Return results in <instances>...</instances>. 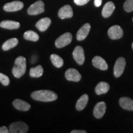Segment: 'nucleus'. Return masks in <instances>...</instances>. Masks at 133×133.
Returning a JSON list of instances; mask_svg holds the SVG:
<instances>
[{"label": "nucleus", "mask_w": 133, "mask_h": 133, "mask_svg": "<svg viewBox=\"0 0 133 133\" xmlns=\"http://www.w3.org/2000/svg\"><path fill=\"white\" fill-rule=\"evenodd\" d=\"M91 29L89 24H85L80 28L76 34V39L78 41H83L87 37Z\"/></svg>", "instance_id": "ddd939ff"}, {"label": "nucleus", "mask_w": 133, "mask_h": 133, "mask_svg": "<svg viewBox=\"0 0 133 133\" xmlns=\"http://www.w3.org/2000/svg\"><path fill=\"white\" fill-rule=\"evenodd\" d=\"M29 131V126L22 121L12 123L9 126V131L11 133H26Z\"/></svg>", "instance_id": "7ed1b4c3"}, {"label": "nucleus", "mask_w": 133, "mask_h": 133, "mask_svg": "<svg viewBox=\"0 0 133 133\" xmlns=\"http://www.w3.org/2000/svg\"><path fill=\"white\" fill-rule=\"evenodd\" d=\"M65 76L67 80L74 81V82H78V81H80L81 79V74L77 70L75 69H68L65 71Z\"/></svg>", "instance_id": "9d476101"}, {"label": "nucleus", "mask_w": 133, "mask_h": 133, "mask_svg": "<svg viewBox=\"0 0 133 133\" xmlns=\"http://www.w3.org/2000/svg\"><path fill=\"white\" fill-rule=\"evenodd\" d=\"M73 56H74V59L79 65L83 64L85 60L84 57V52L83 48L80 46H77L75 48L73 52Z\"/></svg>", "instance_id": "1a4fd4ad"}, {"label": "nucleus", "mask_w": 133, "mask_h": 133, "mask_svg": "<svg viewBox=\"0 0 133 133\" xmlns=\"http://www.w3.org/2000/svg\"><path fill=\"white\" fill-rule=\"evenodd\" d=\"M119 105L123 109L127 110H133V101L130 98L123 97L119 99Z\"/></svg>", "instance_id": "a211bd4d"}, {"label": "nucleus", "mask_w": 133, "mask_h": 133, "mask_svg": "<svg viewBox=\"0 0 133 133\" xmlns=\"http://www.w3.org/2000/svg\"><path fill=\"white\" fill-rule=\"evenodd\" d=\"M124 9L126 12H130L133 11V0H126L123 5Z\"/></svg>", "instance_id": "a878e982"}, {"label": "nucleus", "mask_w": 133, "mask_h": 133, "mask_svg": "<svg viewBox=\"0 0 133 133\" xmlns=\"http://www.w3.org/2000/svg\"><path fill=\"white\" fill-rule=\"evenodd\" d=\"M90 0H74V2L76 5L78 6H83V5L87 4Z\"/></svg>", "instance_id": "cd10ccee"}, {"label": "nucleus", "mask_w": 133, "mask_h": 133, "mask_svg": "<svg viewBox=\"0 0 133 133\" xmlns=\"http://www.w3.org/2000/svg\"><path fill=\"white\" fill-rule=\"evenodd\" d=\"M106 110V104L104 102H98L94 108L93 114L96 118H101L104 115Z\"/></svg>", "instance_id": "f8f14e48"}, {"label": "nucleus", "mask_w": 133, "mask_h": 133, "mask_svg": "<svg viewBox=\"0 0 133 133\" xmlns=\"http://www.w3.org/2000/svg\"><path fill=\"white\" fill-rule=\"evenodd\" d=\"M51 24V20L48 17L43 18L37 22L35 26L40 31H45Z\"/></svg>", "instance_id": "dca6fc26"}, {"label": "nucleus", "mask_w": 133, "mask_h": 133, "mask_svg": "<svg viewBox=\"0 0 133 133\" xmlns=\"http://www.w3.org/2000/svg\"><path fill=\"white\" fill-rule=\"evenodd\" d=\"M126 66V60L123 57H119L116 60L114 66V75L115 77L118 78L123 73Z\"/></svg>", "instance_id": "423d86ee"}, {"label": "nucleus", "mask_w": 133, "mask_h": 133, "mask_svg": "<svg viewBox=\"0 0 133 133\" xmlns=\"http://www.w3.org/2000/svg\"><path fill=\"white\" fill-rule=\"evenodd\" d=\"M24 8V3L19 1H14L12 2L6 3L3 9L6 12H16L21 10Z\"/></svg>", "instance_id": "6e6552de"}, {"label": "nucleus", "mask_w": 133, "mask_h": 133, "mask_svg": "<svg viewBox=\"0 0 133 133\" xmlns=\"http://www.w3.org/2000/svg\"><path fill=\"white\" fill-rule=\"evenodd\" d=\"M31 97L35 101L41 102H52L57 99V95L53 91L49 90H39L31 93Z\"/></svg>", "instance_id": "f257e3e1"}, {"label": "nucleus", "mask_w": 133, "mask_h": 133, "mask_svg": "<svg viewBox=\"0 0 133 133\" xmlns=\"http://www.w3.org/2000/svg\"><path fill=\"white\" fill-rule=\"evenodd\" d=\"M21 26L19 22L13 21H3L0 23V26L1 28L9 30L18 29Z\"/></svg>", "instance_id": "6ab92c4d"}, {"label": "nucleus", "mask_w": 133, "mask_h": 133, "mask_svg": "<svg viewBox=\"0 0 133 133\" xmlns=\"http://www.w3.org/2000/svg\"><path fill=\"white\" fill-rule=\"evenodd\" d=\"M18 43H19L18 39H17L16 38H11V39H8L6 42L4 43V44L2 46V49L3 51H7L8 50L16 47L18 44Z\"/></svg>", "instance_id": "4be33fe9"}, {"label": "nucleus", "mask_w": 133, "mask_h": 133, "mask_svg": "<svg viewBox=\"0 0 133 133\" xmlns=\"http://www.w3.org/2000/svg\"><path fill=\"white\" fill-rule=\"evenodd\" d=\"M86 131L84 130H73L71 131V133H86Z\"/></svg>", "instance_id": "7c9ffc66"}, {"label": "nucleus", "mask_w": 133, "mask_h": 133, "mask_svg": "<svg viewBox=\"0 0 133 133\" xmlns=\"http://www.w3.org/2000/svg\"><path fill=\"white\" fill-rule=\"evenodd\" d=\"M115 9V6L114 3L112 2V1H109V2L107 3L104 5V8L102 9V16L105 18L109 17L112 14V13L114 12Z\"/></svg>", "instance_id": "f3484780"}, {"label": "nucleus", "mask_w": 133, "mask_h": 133, "mask_svg": "<svg viewBox=\"0 0 133 133\" xmlns=\"http://www.w3.org/2000/svg\"><path fill=\"white\" fill-rule=\"evenodd\" d=\"M110 89V86L107 83L102 81L97 84L95 88L96 93L97 95H101L102 94H105L109 91Z\"/></svg>", "instance_id": "aec40b11"}, {"label": "nucleus", "mask_w": 133, "mask_h": 133, "mask_svg": "<svg viewBox=\"0 0 133 133\" xmlns=\"http://www.w3.org/2000/svg\"><path fill=\"white\" fill-rule=\"evenodd\" d=\"M44 11V4L43 1H37L30 6L27 10V13L31 16H36L41 14Z\"/></svg>", "instance_id": "20e7f679"}, {"label": "nucleus", "mask_w": 133, "mask_h": 133, "mask_svg": "<svg viewBox=\"0 0 133 133\" xmlns=\"http://www.w3.org/2000/svg\"><path fill=\"white\" fill-rule=\"evenodd\" d=\"M132 49H133V43H132Z\"/></svg>", "instance_id": "2f4dec72"}, {"label": "nucleus", "mask_w": 133, "mask_h": 133, "mask_svg": "<svg viewBox=\"0 0 133 133\" xmlns=\"http://www.w3.org/2000/svg\"><path fill=\"white\" fill-rule=\"evenodd\" d=\"M132 21H133V18H132Z\"/></svg>", "instance_id": "473e14b6"}, {"label": "nucleus", "mask_w": 133, "mask_h": 133, "mask_svg": "<svg viewBox=\"0 0 133 133\" xmlns=\"http://www.w3.org/2000/svg\"><path fill=\"white\" fill-rule=\"evenodd\" d=\"M74 12L72 8L70 5H65L59 9L58 12V16L61 19H69L72 17Z\"/></svg>", "instance_id": "9b49d317"}, {"label": "nucleus", "mask_w": 133, "mask_h": 133, "mask_svg": "<svg viewBox=\"0 0 133 133\" xmlns=\"http://www.w3.org/2000/svg\"><path fill=\"white\" fill-rule=\"evenodd\" d=\"M102 4V0H94V5L96 7H99Z\"/></svg>", "instance_id": "c756f323"}, {"label": "nucleus", "mask_w": 133, "mask_h": 133, "mask_svg": "<svg viewBox=\"0 0 133 133\" xmlns=\"http://www.w3.org/2000/svg\"><path fill=\"white\" fill-rule=\"evenodd\" d=\"M9 132V129L7 128V127L6 126H2V127H0V133H8Z\"/></svg>", "instance_id": "c85d7f7f"}, {"label": "nucleus", "mask_w": 133, "mask_h": 133, "mask_svg": "<svg viewBox=\"0 0 133 133\" xmlns=\"http://www.w3.org/2000/svg\"><path fill=\"white\" fill-rule=\"evenodd\" d=\"M51 60L52 64L57 68H61L64 65V60L57 54L51 55Z\"/></svg>", "instance_id": "393cba45"}, {"label": "nucleus", "mask_w": 133, "mask_h": 133, "mask_svg": "<svg viewBox=\"0 0 133 133\" xmlns=\"http://www.w3.org/2000/svg\"><path fill=\"white\" fill-rule=\"evenodd\" d=\"M108 35L112 39H119L123 36V30L120 26L114 25L108 30Z\"/></svg>", "instance_id": "0eeeda50"}, {"label": "nucleus", "mask_w": 133, "mask_h": 133, "mask_svg": "<svg viewBox=\"0 0 133 133\" xmlns=\"http://www.w3.org/2000/svg\"><path fill=\"white\" fill-rule=\"evenodd\" d=\"M92 65L97 69L101 70H106L108 69V65L105 61L100 56H96L92 59Z\"/></svg>", "instance_id": "4468645a"}, {"label": "nucleus", "mask_w": 133, "mask_h": 133, "mask_svg": "<svg viewBox=\"0 0 133 133\" xmlns=\"http://www.w3.org/2000/svg\"><path fill=\"white\" fill-rule=\"evenodd\" d=\"M12 74L17 78H20L25 74L26 59L23 56H19L15 61V65L12 69Z\"/></svg>", "instance_id": "f03ea898"}, {"label": "nucleus", "mask_w": 133, "mask_h": 133, "mask_svg": "<svg viewBox=\"0 0 133 133\" xmlns=\"http://www.w3.org/2000/svg\"><path fill=\"white\" fill-rule=\"evenodd\" d=\"M43 69L41 65L31 68L30 70V76L32 78H39L43 75Z\"/></svg>", "instance_id": "5701e85b"}, {"label": "nucleus", "mask_w": 133, "mask_h": 133, "mask_svg": "<svg viewBox=\"0 0 133 133\" xmlns=\"http://www.w3.org/2000/svg\"><path fill=\"white\" fill-rule=\"evenodd\" d=\"M72 41V35L70 33H65L57 38L55 42V45L57 48H62L69 45Z\"/></svg>", "instance_id": "39448f33"}, {"label": "nucleus", "mask_w": 133, "mask_h": 133, "mask_svg": "<svg viewBox=\"0 0 133 133\" xmlns=\"http://www.w3.org/2000/svg\"><path fill=\"white\" fill-rule=\"evenodd\" d=\"M89 97L87 94H83L81 96V97L78 100L76 104V109L78 111L83 110L86 107V105L88 102Z\"/></svg>", "instance_id": "412c9836"}, {"label": "nucleus", "mask_w": 133, "mask_h": 133, "mask_svg": "<svg viewBox=\"0 0 133 133\" xmlns=\"http://www.w3.org/2000/svg\"><path fill=\"white\" fill-rule=\"evenodd\" d=\"M24 37L26 40L31 41H37L39 40V35L35 31L29 30L26 31L24 33Z\"/></svg>", "instance_id": "b1692460"}, {"label": "nucleus", "mask_w": 133, "mask_h": 133, "mask_svg": "<svg viewBox=\"0 0 133 133\" xmlns=\"http://www.w3.org/2000/svg\"><path fill=\"white\" fill-rule=\"evenodd\" d=\"M12 104L14 107L17 110H19L21 111H24V112L29 110L31 107L30 105L29 104L21 99H15L13 101Z\"/></svg>", "instance_id": "2eb2a0df"}, {"label": "nucleus", "mask_w": 133, "mask_h": 133, "mask_svg": "<svg viewBox=\"0 0 133 133\" xmlns=\"http://www.w3.org/2000/svg\"><path fill=\"white\" fill-rule=\"evenodd\" d=\"M0 82L4 86H8L10 83V80L8 76L0 73Z\"/></svg>", "instance_id": "bb28decb"}]
</instances>
